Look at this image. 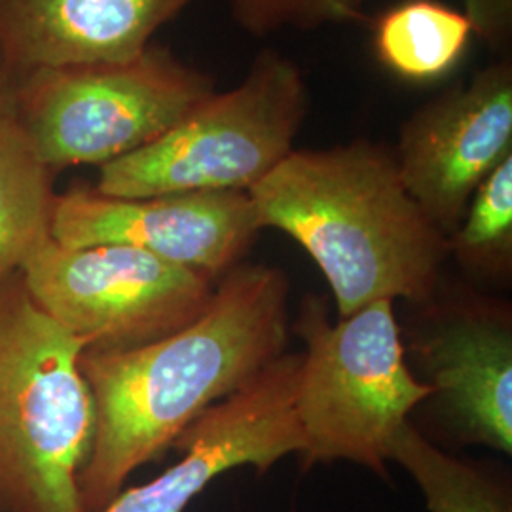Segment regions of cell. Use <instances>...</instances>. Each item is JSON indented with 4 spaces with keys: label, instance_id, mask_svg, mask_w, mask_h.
<instances>
[{
    "label": "cell",
    "instance_id": "1",
    "mask_svg": "<svg viewBox=\"0 0 512 512\" xmlns=\"http://www.w3.org/2000/svg\"><path fill=\"white\" fill-rule=\"evenodd\" d=\"M287 294L279 270L234 266L188 327L139 348L82 351L95 412L78 478L84 511H105L135 469L283 355Z\"/></svg>",
    "mask_w": 512,
    "mask_h": 512
},
{
    "label": "cell",
    "instance_id": "2",
    "mask_svg": "<svg viewBox=\"0 0 512 512\" xmlns=\"http://www.w3.org/2000/svg\"><path fill=\"white\" fill-rule=\"evenodd\" d=\"M249 196L262 230L285 232L315 260L340 317L378 300L423 302L437 287L448 238L384 145L293 150Z\"/></svg>",
    "mask_w": 512,
    "mask_h": 512
},
{
    "label": "cell",
    "instance_id": "3",
    "mask_svg": "<svg viewBox=\"0 0 512 512\" xmlns=\"http://www.w3.org/2000/svg\"><path fill=\"white\" fill-rule=\"evenodd\" d=\"M84 349L21 275L0 281V512H86L78 478L95 412Z\"/></svg>",
    "mask_w": 512,
    "mask_h": 512
},
{
    "label": "cell",
    "instance_id": "4",
    "mask_svg": "<svg viewBox=\"0 0 512 512\" xmlns=\"http://www.w3.org/2000/svg\"><path fill=\"white\" fill-rule=\"evenodd\" d=\"M294 412L304 437V465L351 461L387 476L391 442L435 387L414 378L404 361L393 300H378L330 325L317 298H306Z\"/></svg>",
    "mask_w": 512,
    "mask_h": 512
},
{
    "label": "cell",
    "instance_id": "5",
    "mask_svg": "<svg viewBox=\"0 0 512 512\" xmlns=\"http://www.w3.org/2000/svg\"><path fill=\"white\" fill-rule=\"evenodd\" d=\"M308 110L298 65L266 50L236 88L209 95L147 147L101 165L93 190L110 198L249 192L293 152Z\"/></svg>",
    "mask_w": 512,
    "mask_h": 512
},
{
    "label": "cell",
    "instance_id": "6",
    "mask_svg": "<svg viewBox=\"0 0 512 512\" xmlns=\"http://www.w3.org/2000/svg\"><path fill=\"white\" fill-rule=\"evenodd\" d=\"M217 92L171 50L129 61L21 73L14 116L55 171L105 165L147 147Z\"/></svg>",
    "mask_w": 512,
    "mask_h": 512
},
{
    "label": "cell",
    "instance_id": "7",
    "mask_svg": "<svg viewBox=\"0 0 512 512\" xmlns=\"http://www.w3.org/2000/svg\"><path fill=\"white\" fill-rule=\"evenodd\" d=\"M19 275L40 310L86 349L103 351L188 327L215 294V279L129 245L65 247L52 238Z\"/></svg>",
    "mask_w": 512,
    "mask_h": 512
},
{
    "label": "cell",
    "instance_id": "8",
    "mask_svg": "<svg viewBox=\"0 0 512 512\" xmlns=\"http://www.w3.org/2000/svg\"><path fill=\"white\" fill-rule=\"evenodd\" d=\"M393 154L408 194L450 238L476 188L512 154L511 57L416 110Z\"/></svg>",
    "mask_w": 512,
    "mask_h": 512
},
{
    "label": "cell",
    "instance_id": "9",
    "mask_svg": "<svg viewBox=\"0 0 512 512\" xmlns=\"http://www.w3.org/2000/svg\"><path fill=\"white\" fill-rule=\"evenodd\" d=\"M260 230L249 192L110 198L73 190L57 196L52 222L59 245H129L211 279L238 266Z\"/></svg>",
    "mask_w": 512,
    "mask_h": 512
},
{
    "label": "cell",
    "instance_id": "10",
    "mask_svg": "<svg viewBox=\"0 0 512 512\" xmlns=\"http://www.w3.org/2000/svg\"><path fill=\"white\" fill-rule=\"evenodd\" d=\"M300 355H281L234 395L211 406L179 437L183 458L143 486L122 490L103 512H186L219 476L255 467L264 473L302 454L294 395Z\"/></svg>",
    "mask_w": 512,
    "mask_h": 512
},
{
    "label": "cell",
    "instance_id": "11",
    "mask_svg": "<svg viewBox=\"0 0 512 512\" xmlns=\"http://www.w3.org/2000/svg\"><path fill=\"white\" fill-rule=\"evenodd\" d=\"M198 0H0V44L19 73L120 63Z\"/></svg>",
    "mask_w": 512,
    "mask_h": 512
},
{
    "label": "cell",
    "instance_id": "12",
    "mask_svg": "<svg viewBox=\"0 0 512 512\" xmlns=\"http://www.w3.org/2000/svg\"><path fill=\"white\" fill-rule=\"evenodd\" d=\"M435 395L473 444L512 452V334L490 310L442 323L423 348Z\"/></svg>",
    "mask_w": 512,
    "mask_h": 512
},
{
    "label": "cell",
    "instance_id": "13",
    "mask_svg": "<svg viewBox=\"0 0 512 512\" xmlns=\"http://www.w3.org/2000/svg\"><path fill=\"white\" fill-rule=\"evenodd\" d=\"M55 169L44 164L16 116L0 118V281L21 272L52 239Z\"/></svg>",
    "mask_w": 512,
    "mask_h": 512
},
{
    "label": "cell",
    "instance_id": "14",
    "mask_svg": "<svg viewBox=\"0 0 512 512\" xmlns=\"http://www.w3.org/2000/svg\"><path fill=\"white\" fill-rule=\"evenodd\" d=\"M473 25L439 0H404L374 27V50L391 73L410 82H433L454 71L467 52Z\"/></svg>",
    "mask_w": 512,
    "mask_h": 512
},
{
    "label": "cell",
    "instance_id": "15",
    "mask_svg": "<svg viewBox=\"0 0 512 512\" xmlns=\"http://www.w3.org/2000/svg\"><path fill=\"white\" fill-rule=\"evenodd\" d=\"M418 484L429 512H512L511 490L490 471L461 461L406 421L389 450Z\"/></svg>",
    "mask_w": 512,
    "mask_h": 512
},
{
    "label": "cell",
    "instance_id": "16",
    "mask_svg": "<svg viewBox=\"0 0 512 512\" xmlns=\"http://www.w3.org/2000/svg\"><path fill=\"white\" fill-rule=\"evenodd\" d=\"M448 249L480 272H505L512 253V154L476 188Z\"/></svg>",
    "mask_w": 512,
    "mask_h": 512
},
{
    "label": "cell",
    "instance_id": "17",
    "mask_svg": "<svg viewBox=\"0 0 512 512\" xmlns=\"http://www.w3.org/2000/svg\"><path fill=\"white\" fill-rule=\"evenodd\" d=\"M370 0H228L232 18L255 37L283 29L311 31L323 25L351 23L365 18Z\"/></svg>",
    "mask_w": 512,
    "mask_h": 512
},
{
    "label": "cell",
    "instance_id": "18",
    "mask_svg": "<svg viewBox=\"0 0 512 512\" xmlns=\"http://www.w3.org/2000/svg\"><path fill=\"white\" fill-rule=\"evenodd\" d=\"M463 14L473 33L492 50H503L512 35V0H465Z\"/></svg>",
    "mask_w": 512,
    "mask_h": 512
},
{
    "label": "cell",
    "instance_id": "19",
    "mask_svg": "<svg viewBox=\"0 0 512 512\" xmlns=\"http://www.w3.org/2000/svg\"><path fill=\"white\" fill-rule=\"evenodd\" d=\"M21 73L12 65L0 44V118L14 116Z\"/></svg>",
    "mask_w": 512,
    "mask_h": 512
}]
</instances>
